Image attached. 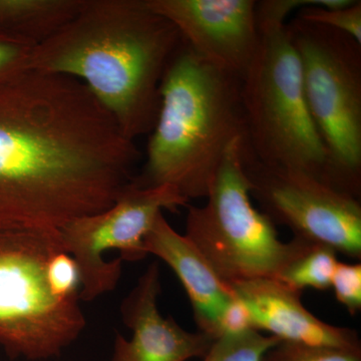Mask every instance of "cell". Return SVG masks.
<instances>
[{
	"label": "cell",
	"instance_id": "18",
	"mask_svg": "<svg viewBox=\"0 0 361 361\" xmlns=\"http://www.w3.org/2000/svg\"><path fill=\"white\" fill-rule=\"evenodd\" d=\"M296 18L305 23H314L336 28L353 37L361 44V2L355 1L350 6L341 8H324L320 6H306L299 9Z\"/></svg>",
	"mask_w": 361,
	"mask_h": 361
},
{
	"label": "cell",
	"instance_id": "15",
	"mask_svg": "<svg viewBox=\"0 0 361 361\" xmlns=\"http://www.w3.org/2000/svg\"><path fill=\"white\" fill-rule=\"evenodd\" d=\"M337 263L336 251L322 244L310 243L278 275V281L293 290L331 288Z\"/></svg>",
	"mask_w": 361,
	"mask_h": 361
},
{
	"label": "cell",
	"instance_id": "19",
	"mask_svg": "<svg viewBox=\"0 0 361 361\" xmlns=\"http://www.w3.org/2000/svg\"><path fill=\"white\" fill-rule=\"evenodd\" d=\"M47 280L52 293L58 298L63 300H80V268L73 256L66 250L54 254L49 260Z\"/></svg>",
	"mask_w": 361,
	"mask_h": 361
},
{
	"label": "cell",
	"instance_id": "8",
	"mask_svg": "<svg viewBox=\"0 0 361 361\" xmlns=\"http://www.w3.org/2000/svg\"><path fill=\"white\" fill-rule=\"evenodd\" d=\"M188 205L173 187L141 188L132 180L106 210L63 226V247L80 268V301L92 302L115 290L123 261L146 257L145 238L159 214Z\"/></svg>",
	"mask_w": 361,
	"mask_h": 361
},
{
	"label": "cell",
	"instance_id": "4",
	"mask_svg": "<svg viewBox=\"0 0 361 361\" xmlns=\"http://www.w3.org/2000/svg\"><path fill=\"white\" fill-rule=\"evenodd\" d=\"M257 23V52L241 82L247 154L330 184L329 157L308 109L300 59L287 23Z\"/></svg>",
	"mask_w": 361,
	"mask_h": 361
},
{
	"label": "cell",
	"instance_id": "9",
	"mask_svg": "<svg viewBox=\"0 0 361 361\" xmlns=\"http://www.w3.org/2000/svg\"><path fill=\"white\" fill-rule=\"evenodd\" d=\"M243 161L250 196L273 224L286 226L297 238L360 259V199L304 171L260 163L245 149Z\"/></svg>",
	"mask_w": 361,
	"mask_h": 361
},
{
	"label": "cell",
	"instance_id": "20",
	"mask_svg": "<svg viewBox=\"0 0 361 361\" xmlns=\"http://www.w3.org/2000/svg\"><path fill=\"white\" fill-rule=\"evenodd\" d=\"M35 47L28 40L0 30V82L30 70Z\"/></svg>",
	"mask_w": 361,
	"mask_h": 361
},
{
	"label": "cell",
	"instance_id": "13",
	"mask_svg": "<svg viewBox=\"0 0 361 361\" xmlns=\"http://www.w3.org/2000/svg\"><path fill=\"white\" fill-rule=\"evenodd\" d=\"M147 255L153 254L171 268L186 291L199 331L219 338L220 322L235 300L231 287L221 280L197 247L159 214L144 241Z\"/></svg>",
	"mask_w": 361,
	"mask_h": 361
},
{
	"label": "cell",
	"instance_id": "1",
	"mask_svg": "<svg viewBox=\"0 0 361 361\" xmlns=\"http://www.w3.org/2000/svg\"><path fill=\"white\" fill-rule=\"evenodd\" d=\"M141 153L80 80L27 70L0 82V221L61 230L106 210Z\"/></svg>",
	"mask_w": 361,
	"mask_h": 361
},
{
	"label": "cell",
	"instance_id": "2",
	"mask_svg": "<svg viewBox=\"0 0 361 361\" xmlns=\"http://www.w3.org/2000/svg\"><path fill=\"white\" fill-rule=\"evenodd\" d=\"M180 42L175 25L146 0H85L73 20L35 47L30 70L82 82L135 141L155 127L161 80Z\"/></svg>",
	"mask_w": 361,
	"mask_h": 361
},
{
	"label": "cell",
	"instance_id": "21",
	"mask_svg": "<svg viewBox=\"0 0 361 361\" xmlns=\"http://www.w3.org/2000/svg\"><path fill=\"white\" fill-rule=\"evenodd\" d=\"M331 288H334L337 301L355 315L361 310V264L337 263Z\"/></svg>",
	"mask_w": 361,
	"mask_h": 361
},
{
	"label": "cell",
	"instance_id": "11",
	"mask_svg": "<svg viewBox=\"0 0 361 361\" xmlns=\"http://www.w3.org/2000/svg\"><path fill=\"white\" fill-rule=\"evenodd\" d=\"M160 294V268L153 263L122 301V319L133 334L130 339L116 334L111 361H187L203 358L212 348V337L187 331L161 314Z\"/></svg>",
	"mask_w": 361,
	"mask_h": 361
},
{
	"label": "cell",
	"instance_id": "17",
	"mask_svg": "<svg viewBox=\"0 0 361 361\" xmlns=\"http://www.w3.org/2000/svg\"><path fill=\"white\" fill-rule=\"evenodd\" d=\"M262 361H361V350L280 341L265 353Z\"/></svg>",
	"mask_w": 361,
	"mask_h": 361
},
{
	"label": "cell",
	"instance_id": "10",
	"mask_svg": "<svg viewBox=\"0 0 361 361\" xmlns=\"http://www.w3.org/2000/svg\"><path fill=\"white\" fill-rule=\"evenodd\" d=\"M175 25L195 54L240 78L259 47L254 0H146Z\"/></svg>",
	"mask_w": 361,
	"mask_h": 361
},
{
	"label": "cell",
	"instance_id": "3",
	"mask_svg": "<svg viewBox=\"0 0 361 361\" xmlns=\"http://www.w3.org/2000/svg\"><path fill=\"white\" fill-rule=\"evenodd\" d=\"M241 82L182 39L161 80L146 163L133 182L173 187L188 202L206 198L230 147L246 137Z\"/></svg>",
	"mask_w": 361,
	"mask_h": 361
},
{
	"label": "cell",
	"instance_id": "12",
	"mask_svg": "<svg viewBox=\"0 0 361 361\" xmlns=\"http://www.w3.org/2000/svg\"><path fill=\"white\" fill-rule=\"evenodd\" d=\"M231 288L248 310L251 329L268 332L281 341L361 350L355 330L322 322L303 305L302 292L276 279L238 282Z\"/></svg>",
	"mask_w": 361,
	"mask_h": 361
},
{
	"label": "cell",
	"instance_id": "5",
	"mask_svg": "<svg viewBox=\"0 0 361 361\" xmlns=\"http://www.w3.org/2000/svg\"><path fill=\"white\" fill-rule=\"evenodd\" d=\"M66 250L59 230L0 221V346L11 358L58 356L85 327L80 300L52 293L47 265Z\"/></svg>",
	"mask_w": 361,
	"mask_h": 361
},
{
	"label": "cell",
	"instance_id": "16",
	"mask_svg": "<svg viewBox=\"0 0 361 361\" xmlns=\"http://www.w3.org/2000/svg\"><path fill=\"white\" fill-rule=\"evenodd\" d=\"M280 341L256 330L224 336L214 341L203 361H262L265 353Z\"/></svg>",
	"mask_w": 361,
	"mask_h": 361
},
{
	"label": "cell",
	"instance_id": "22",
	"mask_svg": "<svg viewBox=\"0 0 361 361\" xmlns=\"http://www.w3.org/2000/svg\"><path fill=\"white\" fill-rule=\"evenodd\" d=\"M355 0H263L257 1V20L278 21L286 23L291 11L306 6H320L324 8H341L350 6Z\"/></svg>",
	"mask_w": 361,
	"mask_h": 361
},
{
	"label": "cell",
	"instance_id": "14",
	"mask_svg": "<svg viewBox=\"0 0 361 361\" xmlns=\"http://www.w3.org/2000/svg\"><path fill=\"white\" fill-rule=\"evenodd\" d=\"M85 0H0V30L42 44L73 20Z\"/></svg>",
	"mask_w": 361,
	"mask_h": 361
},
{
	"label": "cell",
	"instance_id": "7",
	"mask_svg": "<svg viewBox=\"0 0 361 361\" xmlns=\"http://www.w3.org/2000/svg\"><path fill=\"white\" fill-rule=\"evenodd\" d=\"M295 47L308 109L329 157V182L361 193V44L336 28L294 18Z\"/></svg>",
	"mask_w": 361,
	"mask_h": 361
},
{
	"label": "cell",
	"instance_id": "6",
	"mask_svg": "<svg viewBox=\"0 0 361 361\" xmlns=\"http://www.w3.org/2000/svg\"><path fill=\"white\" fill-rule=\"evenodd\" d=\"M245 137L230 147L205 206L188 205L187 237L222 281L277 279L310 241L294 237L284 243L275 225L251 202L244 169Z\"/></svg>",
	"mask_w": 361,
	"mask_h": 361
}]
</instances>
